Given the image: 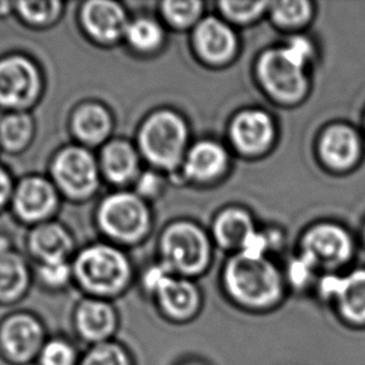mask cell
<instances>
[{"label": "cell", "instance_id": "6da1fadb", "mask_svg": "<svg viewBox=\"0 0 365 365\" xmlns=\"http://www.w3.org/2000/svg\"><path fill=\"white\" fill-rule=\"evenodd\" d=\"M223 292L238 311L263 316L276 311L284 298L281 272L266 258L233 257L223 271Z\"/></svg>", "mask_w": 365, "mask_h": 365}, {"label": "cell", "instance_id": "7a4b0ae2", "mask_svg": "<svg viewBox=\"0 0 365 365\" xmlns=\"http://www.w3.org/2000/svg\"><path fill=\"white\" fill-rule=\"evenodd\" d=\"M73 279L85 297L114 302L125 294L133 269L121 252L109 246L90 247L73 263Z\"/></svg>", "mask_w": 365, "mask_h": 365}, {"label": "cell", "instance_id": "3957f363", "mask_svg": "<svg viewBox=\"0 0 365 365\" xmlns=\"http://www.w3.org/2000/svg\"><path fill=\"white\" fill-rule=\"evenodd\" d=\"M49 338L35 312L13 309L0 317V361L5 365H34Z\"/></svg>", "mask_w": 365, "mask_h": 365}, {"label": "cell", "instance_id": "277c9868", "mask_svg": "<svg viewBox=\"0 0 365 365\" xmlns=\"http://www.w3.org/2000/svg\"><path fill=\"white\" fill-rule=\"evenodd\" d=\"M43 80L33 60L18 53L0 58V110L28 113L41 94Z\"/></svg>", "mask_w": 365, "mask_h": 365}, {"label": "cell", "instance_id": "5b68a950", "mask_svg": "<svg viewBox=\"0 0 365 365\" xmlns=\"http://www.w3.org/2000/svg\"><path fill=\"white\" fill-rule=\"evenodd\" d=\"M163 266L173 274L191 279L202 274L210 262L207 240L197 227L190 223H178L163 236Z\"/></svg>", "mask_w": 365, "mask_h": 365}, {"label": "cell", "instance_id": "8992f818", "mask_svg": "<svg viewBox=\"0 0 365 365\" xmlns=\"http://www.w3.org/2000/svg\"><path fill=\"white\" fill-rule=\"evenodd\" d=\"M70 326L75 339L88 348L118 339L121 314L114 302L83 297L71 309Z\"/></svg>", "mask_w": 365, "mask_h": 365}, {"label": "cell", "instance_id": "52a82bcc", "mask_svg": "<svg viewBox=\"0 0 365 365\" xmlns=\"http://www.w3.org/2000/svg\"><path fill=\"white\" fill-rule=\"evenodd\" d=\"M140 143L151 163L161 168H175L182 156L186 128L173 113H158L143 125Z\"/></svg>", "mask_w": 365, "mask_h": 365}, {"label": "cell", "instance_id": "ba28073f", "mask_svg": "<svg viewBox=\"0 0 365 365\" xmlns=\"http://www.w3.org/2000/svg\"><path fill=\"white\" fill-rule=\"evenodd\" d=\"M158 317L173 326H187L203 311L202 292L195 282L171 274L151 298Z\"/></svg>", "mask_w": 365, "mask_h": 365}, {"label": "cell", "instance_id": "9c48e42d", "mask_svg": "<svg viewBox=\"0 0 365 365\" xmlns=\"http://www.w3.org/2000/svg\"><path fill=\"white\" fill-rule=\"evenodd\" d=\"M259 76L266 89L286 103L301 100L308 90L304 69L294 64L283 49L271 50L262 56Z\"/></svg>", "mask_w": 365, "mask_h": 365}, {"label": "cell", "instance_id": "30bf717a", "mask_svg": "<svg viewBox=\"0 0 365 365\" xmlns=\"http://www.w3.org/2000/svg\"><path fill=\"white\" fill-rule=\"evenodd\" d=\"M353 251L354 243L351 233L336 223H319L303 238L302 253L316 267L336 268L351 259Z\"/></svg>", "mask_w": 365, "mask_h": 365}, {"label": "cell", "instance_id": "8fae6325", "mask_svg": "<svg viewBox=\"0 0 365 365\" xmlns=\"http://www.w3.org/2000/svg\"><path fill=\"white\" fill-rule=\"evenodd\" d=\"M100 223L111 236L123 241H135L148 228V210L135 195L118 193L103 203Z\"/></svg>", "mask_w": 365, "mask_h": 365}, {"label": "cell", "instance_id": "7c38bea8", "mask_svg": "<svg viewBox=\"0 0 365 365\" xmlns=\"http://www.w3.org/2000/svg\"><path fill=\"white\" fill-rule=\"evenodd\" d=\"M56 191L46 178L26 176L15 183L10 210L20 222L40 225L56 206Z\"/></svg>", "mask_w": 365, "mask_h": 365}, {"label": "cell", "instance_id": "4fadbf2b", "mask_svg": "<svg viewBox=\"0 0 365 365\" xmlns=\"http://www.w3.org/2000/svg\"><path fill=\"white\" fill-rule=\"evenodd\" d=\"M55 182L64 192L75 197L93 192L98 183L94 158L83 148H65L51 166Z\"/></svg>", "mask_w": 365, "mask_h": 365}, {"label": "cell", "instance_id": "5bb4252c", "mask_svg": "<svg viewBox=\"0 0 365 365\" xmlns=\"http://www.w3.org/2000/svg\"><path fill=\"white\" fill-rule=\"evenodd\" d=\"M318 153L327 168L336 173H344L359 163L363 143L354 128L346 123H334L322 133Z\"/></svg>", "mask_w": 365, "mask_h": 365}, {"label": "cell", "instance_id": "9a60e30c", "mask_svg": "<svg viewBox=\"0 0 365 365\" xmlns=\"http://www.w3.org/2000/svg\"><path fill=\"white\" fill-rule=\"evenodd\" d=\"M34 273L19 252L0 256V307L14 308L29 294Z\"/></svg>", "mask_w": 365, "mask_h": 365}, {"label": "cell", "instance_id": "2e32d148", "mask_svg": "<svg viewBox=\"0 0 365 365\" xmlns=\"http://www.w3.org/2000/svg\"><path fill=\"white\" fill-rule=\"evenodd\" d=\"M26 246L30 256L38 263L68 261L73 241L58 223L43 222L30 231Z\"/></svg>", "mask_w": 365, "mask_h": 365}, {"label": "cell", "instance_id": "e0dca14e", "mask_svg": "<svg viewBox=\"0 0 365 365\" xmlns=\"http://www.w3.org/2000/svg\"><path fill=\"white\" fill-rule=\"evenodd\" d=\"M83 19L86 29L96 39L111 41L128 30L123 10L111 1H90L85 5Z\"/></svg>", "mask_w": 365, "mask_h": 365}, {"label": "cell", "instance_id": "ac0fdd59", "mask_svg": "<svg viewBox=\"0 0 365 365\" xmlns=\"http://www.w3.org/2000/svg\"><path fill=\"white\" fill-rule=\"evenodd\" d=\"M232 138L245 153H259L271 143L273 126L262 111H245L233 121Z\"/></svg>", "mask_w": 365, "mask_h": 365}, {"label": "cell", "instance_id": "d6986e66", "mask_svg": "<svg viewBox=\"0 0 365 365\" xmlns=\"http://www.w3.org/2000/svg\"><path fill=\"white\" fill-rule=\"evenodd\" d=\"M196 44L206 59L220 63L232 55L236 41L227 25L210 18L198 26Z\"/></svg>", "mask_w": 365, "mask_h": 365}, {"label": "cell", "instance_id": "ffe728a7", "mask_svg": "<svg viewBox=\"0 0 365 365\" xmlns=\"http://www.w3.org/2000/svg\"><path fill=\"white\" fill-rule=\"evenodd\" d=\"M35 123L29 113H6L0 118V151L18 155L34 138Z\"/></svg>", "mask_w": 365, "mask_h": 365}, {"label": "cell", "instance_id": "44dd1931", "mask_svg": "<svg viewBox=\"0 0 365 365\" xmlns=\"http://www.w3.org/2000/svg\"><path fill=\"white\" fill-rule=\"evenodd\" d=\"M226 165V153L217 143H201L188 153L186 173L196 180H210L222 171Z\"/></svg>", "mask_w": 365, "mask_h": 365}, {"label": "cell", "instance_id": "7402d4cb", "mask_svg": "<svg viewBox=\"0 0 365 365\" xmlns=\"http://www.w3.org/2000/svg\"><path fill=\"white\" fill-rule=\"evenodd\" d=\"M336 301L343 316L349 321L365 323V269H356L343 277Z\"/></svg>", "mask_w": 365, "mask_h": 365}, {"label": "cell", "instance_id": "603a6c76", "mask_svg": "<svg viewBox=\"0 0 365 365\" xmlns=\"http://www.w3.org/2000/svg\"><path fill=\"white\" fill-rule=\"evenodd\" d=\"M215 233L223 247L242 248L243 243L253 233L251 218L240 210L226 211L218 218Z\"/></svg>", "mask_w": 365, "mask_h": 365}, {"label": "cell", "instance_id": "cb8c5ba5", "mask_svg": "<svg viewBox=\"0 0 365 365\" xmlns=\"http://www.w3.org/2000/svg\"><path fill=\"white\" fill-rule=\"evenodd\" d=\"M109 115L98 105L84 106L75 114L74 130L86 143H99L109 133Z\"/></svg>", "mask_w": 365, "mask_h": 365}, {"label": "cell", "instance_id": "d4e9b609", "mask_svg": "<svg viewBox=\"0 0 365 365\" xmlns=\"http://www.w3.org/2000/svg\"><path fill=\"white\" fill-rule=\"evenodd\" d=\"M78 365H138L133 351L123 341L114 339L88 346Z\"/></svg>", "mask_w": 365, "mask_h": 365}, {"label": "cell", "instance_id": "484cf974", "mask_svg": "<svg viewBox=\"0 0 365 365\" xmlns=\"http://www.w3.org/2000/svg\"><path fill=\"white\" fill-rule=\"evenodd\" d=\"M104 168L113 181L125 182L133 178L138 170L136 153L128 143H110L104 151Z\"/></svg>", "mask_w": 365, "mask_h": 365}, {"label": "cell", "instance_id": "4316f807", "mask_svg": "<svg viewBox=\"0 0 365 365\" xmlns=\"http://www.w3.org/2000/svg\"><path fill=\"white\" fill-rule=\"evenodd\" d=\"M81 353L83 351L69 336H49L34 365H78Z\"/></svg>", "mask_w": 365, "mask_h": 365}, {"label": "cell", "instance_id": "83f0119b", "mask_svg": "<svg viewBox=\"0 0 365 365\" xmlns=\"http://www.w3.org/2000/svg\"><path fill=\"white\" fill-rule=\"evenodd\" d=\"M34 279L50 293H59L68 288L73 279V268L68 261L38 263Z\"/></svg>", "mask_w": 365, "mask_h": 365}, {"label": "cell", "instance_id": "f1b7e54d", "mask_svg": "<svg viewBox=\"0 0 365 365\" xmlns=\"http://www.w3.org/2000/svg\"><path fill=\"white\" fill-rule=\"evenodd\" d=\"M61 4L55 0L45 1H15L14 13L21 23L29 26H43L54 21Z\"/></svg>", "mask_w": 365, "mask_h": 365}, {"label": "cell", "instance_id": "f546056e", "mask_svg": "<svg viewBox=\"0 0 365 365\" xmlns=\"http://www.w3.org/2000/svg\"><path fill=\"white\" fill-rule=\"evenodd\" d=\"M274 19L284 26H298L311 19L312 4L306 0H287L272 4Z\"/></svg>", "mask_w": 365, "mask_h": 365}, {"label": "cell", "instance_id": "4dcf8cb0", "mask_svg": "<svg viewBox=\"0 0 365 365\" xmlns=\"http://www.w3.org/2000/svg\"><path fill=\"white\" fill-rule=\"evenodd\" d=\"M126 35L130 44L136 49L151 50L161 43L163 31L151 20L140 19L128 25Z\"/></svg>", "mask_w": 365, "mask_h": 365}, {"label": "cell", "instance_id": "1f68e13d", "mask_svg": "<svg viewBox=\"0 0 365 365\" xmlns=\"http://www.w3.org/2000/svg\"><path fill=\"white\" fill-rule=\"evenodd\" d=\"M163 11L170 21L178 25H188L197 18L201 11L198 1H166Z\"/></svg>", "mask_w": 365, "mask_h": 365}, {"label": "cell", "instance_id": "d6a6232c", "mask_svg": "<svg viewBox=\"0 0 365 365\" xmlns=\"http://www.w3.org/2000/svg\"><path fill=\"white\" fill-rule=\"evenodd\" d=\"M268 3L266 1H223V11L231 19L248 21L261 14Z\"/></svg>", "mask_w": 365, "mask_h": 365}, {"label": "cell", "instance_id": "836d02e7", "mask_svg": "<svg viewBox=\"0 0 365 365\" xmlns=\"http://www.w3.org/2000/svg\"><path fill=\"white\" fill-rule=\"evenodd\" d=\"M316 268V264L302 253L301 256L289 263L288 271H287V278H288V281L291 282L292 286L296 287V288H303L311 282Z\"/></svg>", "mask_w": 365, "mask_h": 365}, {"label": "cell", "instance_id": "e575fe53", "mask_svg": "<svg viewBox=\"0 0 365 365\" xmlns=\"http://www.w3.org/2000/svg\"><path fill=\"white\" fill-rule=\"evenodd\" d=\"M283 51L294 64L301 66L303 69L311 61L313 54H314V49H313L311 41L306 38H302V36L293 38L286 48H283Z\"/></svg>", "mask_w": 365, "mask_h": 365}, {"label": "cell", "instance_id": "d590c367", "mask_svg": "<svg viewBox=\"0 0 365 365\" xmlns=\"http://www.w3.org/2000/svg\"><path fill=\"white\" fill-rule=\"evenodd\" d=\"M173 273L168 271L163 263L158 266L153 267L145 272L143 277V289L150 298H153V294L158 292V288L161 287L163 282L168 279V277Z\"/></svg>", "mask_w": 365, "mask_h": 365}, {"label": "cell", "instance_id": "8d00e7d4", "mask_svg": "<svg viewBox=\"0 0 365 365\" xmlns=\"http://www.w3.org/2000/svg\"><path fill=\"white\" fill-rule=\"evenodd\" d=\"M15 182L8 168L0 165V212L9 207L14 192Z\"/></svg>", "mask_w": 365, "mask_h": 365}, {"label": "cell", "instance_id": "74e56055", "mask_svg": "<svg viewBox=\"0 0 365 365\" xmlns=\"http://www.w3.org/2000/svg\"><path fill=\"white\" fill-rule=\"evenodd\" d=\"M267 248H268V241L266 237L253 232L250 237L247 238L246 242L243 243L242 255L250 258H264L263 256Z\"/></svg>", "mask_w": 365, "mask_h": 365}, {"label": "cell", "instance_id": "f35d334b", "mask_svg": "<svg viewBox=\"0 0 365 365\" xmlns=\"http://www.w3.org/2000/svg\"><path fill=\"white\" fill-rule=\"evenodd\" d=\"M341 286H343V277L336 276V274H327L321 278L319 281V293L324 298H338L341 293Z\"/></svg>", "mask_w": 365, "mask_h": 365}, {"label": "cell", "instance_id": "ab89813d", "mask_svg": "<svg viewBox=\"0 0 365 365\" xmlns=\"http://www.w3.org/2000/svg\"><path fill=\"white\" fill-rule=\"evenodd\" d=\"M158 178H156V176H153V175H146V176H143V178H141V181L138 183V187H140L141 192L150 195V193L158 190Z\"/></svg>", "mask_w": 365, "mask_h": 365}, {"label": "cell", "instance_id": "60d3db41", "mask_svg": "<svg viewBox=\"0 0 365 365\" xmlns=\"http://www.w3.org/2000/svg\"><path fill=\"white\" fill-rule=\"evenodd\" d=\"M14 251L13 248V240L5 233H0V256H4L6 253Z\"/></svg>", "mask_w": 365, "mask_h": 365}, {"label": "cell", "instance_id": "b9f144b4", "mask_svg": "<svg viewBox=\"0 0 365 365\" xmlns=\"http://www.w3.org/2000/svg\"><path fill=\"white\" fill-rule=\"evenodd\" d=\"M15 3L0 1V19H5L14 13Z\"/></svg>", "mask_w": 365, "mask_h": 365}, {"label": "cell", "instance_id": "7bdbcfd3", "mask_svg": "<svg viewBox=\"0 0 365 365\" xmlns=\"http://www.w3.org/2000/svg\"><path fill=\"white\" fill-rule=\"evenodd\" d=\"M178 365H205V364H203L202 361H195V359H192V361H180V363H178Z\"/></svg>", "mask_w": 365, "mask_h": 365}, {"label": "cell", "instance_id": "ee69618b", "mask_svg": "<svg viewBox=\"0 0 365 365\" xmlns=\"http://www.w3.org/2000/svg\"><path fill=\"white\" fill-rule=\"evenodd\" d=\"M364 235H365V230H364Z\"/></svg>", "mask_w": 365, "mask_h": 365}]
</instances>
